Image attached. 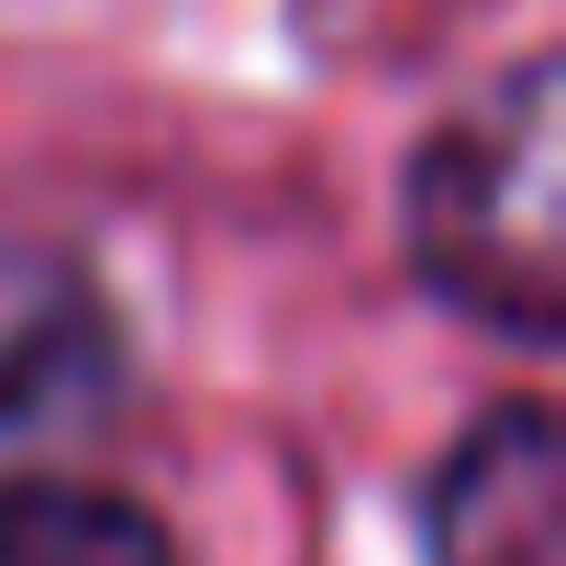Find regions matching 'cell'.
<instances>
[{
    "label": "cell",
    "instance_id": "1",
    "mask_svg": "<svg viewBox=\"0 0 566 566\" xmlns=\"http://www.w3.org/2000/svg\"><path fill=\"white\" fill-rule=\"evenodd\" d=\"M566 67L533 45L467 90L400 167V244L422 301L544 356L566 345Z\"/></svg>",
    "mask_w": 566,
    "mask_h": 566
},
{
    "label": "cell",
    "instance_id": "2",
    "mask_svg": "<svg viewBox=\"0 0 566 566\" xmlns=\"http://www.w3.org/2000/svg\"><path fill=\"white\" fill-rule=\"evenodd\" d=\"M422 566H566V422L544 389H500L455 422L411 500Z\"/></svg>",
    "mask_w": 566,
    "mask_h": 566
},
{
    "label": "cell",
    "instance_id": "3",
    "mask_svg": "<svg viewBox=\"0 0 566 566\" xmlns=\"http://www.w3.org/2000/svg\"><path fill=\"white\" fill-rule=\"evenodd\" d=\"M134 389L123 312L101 301L90 255L67 244H0V444L101 433Z\"/></svg>",
    "mask_w": 566,
    "mask_h": 566
},
{
    "label": "cell",
    "instance_id": "4",
    "mask_svg": "<svg viewBox=\"0 0 566 566\" xmlns=\"http://www.w3.org/2000/svg\"><path fill=\"white\" fill-rule=\"evenodd\" d=\"M0 566H189L167 511L112 489V478H0Z\"/></svg>",
    "mask_w": 566,
    "mask_h": 566
}]
</instances>
